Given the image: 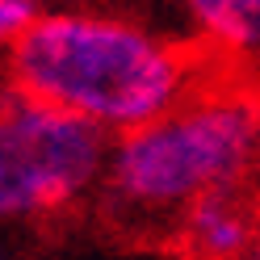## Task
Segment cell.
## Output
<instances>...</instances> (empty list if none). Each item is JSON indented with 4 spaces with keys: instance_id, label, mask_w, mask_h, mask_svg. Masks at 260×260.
<instances>
[{
    "instance_id": "1",
    "label": "cell",
    "mask_w": 260,
    "mask_h": 260,
    "mask_svg": "<svg viewBox=\"0 0 260 260\" xmlns=\"http://www.w3.org/2000/svg\"><path fill=\"white\" fill-rule=\"evenodd\" d=\"M9 80L122 135L185 96V59L155 34L88 13H38L9 42Z\"/></svg>"
},
{
    "instance_id": "2",
    "label": "cell",
    "mask_w": 260,
    "mask_h": 260,
    "mask_svg": "<svg viewBox=\"0 0 260 260\" xmlns=\"http://www.w3.org/2000/svg\"><path fill=\"white\" fill-rule=\"evenodd\" d=\"M260 151V113L239 96L176 101L168 113L122 130L105 159L113 202L139 214L185 210L210 189L239 185Z\"/></svg>"
},
{
    "instance_id": "3",
    "label": "cell",
    "mask_w": 260,
    "mask_h": 260,
    "mask_svg": "<svg viewBox=\"0 0 260 260\" xmlns=\"http://www.w3.org/2000/svg\"><path fill=\"white\" fill-rule=\"evenodd\" d=\"M109 135L80 113L9 84L0 92V222L80 202L105 176Z\"/></svg>"
},
{
    "instance_id": "4",
    "label": "cell",
    "mask_w": 260,
    "mask_h": 260,
    "mask_svg": "<svg viewBox=\"0 0 260 260\" xmlns=\"http://www.w3.org/2000/svg\"><path fill=\"white\" fill-rule=\"evenodd\" d=\"M181 239L198 260H239L260 235V214L235 185L210 189L181 210Z\"/></svg>"
},
{
    "instance_id": "5",
    "label": "cell",
    "mask_w": 260,
    "mask_h": 260,
    "mask_svg": "<svg viewBox=\"0 0 260 260\" xmlns=\"http://www.w3.org/2000/svg\"><path fill=\"white\" fill-rule=\"evenodd\" d=\"M202 34L231 51H256L260 46V0H185Z\"/></svg>"
},
{
    "instance_id": "6",
    "label": "cell",
    "mask_w": 260,
    "mask_h": 260,
    "mask_svg": "<svg viewBox=\"0 0 260 260\" xmlns=\"http://www.w3.org/2000/svg\"><path fill=\"white\" fill-rule=\"evenodd\" d=\"M38 17V0H0V42H13Z\"/></svg>"
},
{
    "instance_id": "7",
    "label": "cell",
    "mask_w": 260,
    "mask_h": 260,
    "mask_svg": "<svg viewBox=\"0 0 260 260\" xmlns=\"http://www.w3.org/2000/svg\"><path fill=\"white\" fill-rule=\"evenodd\" d=\"M239 260H260V235H256V243H252V248H248V252H243Z\"/></svg>"
},
{
    "instance_id": "8",
    "label": "cell",
    "mask_w": 260,
    "mask_h": 260,
    "mask_svg": "<svg viewBox=\"0 0 260 260\" xmlns=\"http://www.w3.org/2000/svg\"><path fill=\"white\" fill-rule=\"evenodd\" d=\"M0 260H13V256H9V248H5V243H0Z\"/></svg>"
}]
</instances>
